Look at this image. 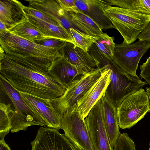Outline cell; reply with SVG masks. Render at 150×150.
<instances>
[{
    "instance_id": "1",
    "label": "cell",
    "mask_w": 150,
    "mask_h": 150,
    "mask_svg": "<svg viewBox=\"0 0 150 150\" xmlns=\"http://www.w3.org/2000/svg\"><path fill=\"white\" fill-rule=\"evenodd\" d=\"M0 62V75L18 91L50 100L60 97L65 91L47 69L17 62L6 57Z\"/></svg>"
},
{
    "instance_id": "2",
    "label": "cell",
    "mask_w": 150,
    "mask_h": 150,
    "mask_svg": "<svg viewBox=\"0 0 150 150\" xmlns=\"http://www.w3.org/2000/svg\"><path fill=\"white\" fill-rule=\"evenodd\" d=\"M0 45L8 59L47 69L55 59L61 56L60 49L44 46L8 31L0 33Z\"/></svg>"
},
{
    "instance_id": "3",
    "label": "cell",
    "mask_w": 150,
    "mask_h": 150,
    "mask_svg": "<svg viewBox=\"0 0 150 150\" xmlns=\"http://www.w3.org/2000/svg\"><path fill=\"white\" fill-rule=\"evenodd\" d=\"M88 52L98 62V68L105 67L109 69L111 82L105 96L117 108L126 97L147 84L137 75L127 73L106 57L96 44L90 47Z\"/></svg>"
},
{
    "instance_id": "4",
    "label": "cell",
    "mask_w": 150,
    "mask_h": 150,
    "mask_svg": "<svg viewBox=\"0 0 150 150\" xmlns=\"http://www.w3.org/2000/svg\"><path fill=\"white\" fill-rule=\"evenodd\" d=\"M103 8L105 15L120 33L125 44L133 43L150 22V15L108 4Z\"/></svg>"
},
{
    "instance_id": "5",
    "label": "cell",
    "mask_w": 150,
    "mask_h": 150,
    "mask_svg": "<svg viewBox=\"0 0 150 150\" xmlns=\"http://www.w3.org/2000/svg\"><path fill=\"white\" fill-rule=\"evenodd\" d=\"M0 90L5 93L12 102L15 110L10 116L11 132L26 130L33 125L47 126L38 113L22 98L18 91L0 75Z\"/></svg>"
},
{
    "instance_id": "6",
    "label": "cell",
    "mask_w": 150,
    "mask_h": 150,
    "mask_svg": "<svg viewBox=\"0 0 150 150\" xmlns=\"http://www.w3.org/2000/svg\"><path fill=\"white\" fill-rule=\"evenodd\" d=\"M105 68H98L76 79L66 89L62 96L50 101L57 113L62 119L64 113L76 104L78 100L98 79Z\"/></svg>"
},
{
    "instance_id": "7",
    "label": "cell",
    "mask_w": 150,
    "mask_h": 150,
    "mask_svg": "<svg viewBox=\"0 0 150 150\" xmlns=\"http://www.w3.org/2000/svg\"><path fill=\"white\" fill-rule=\"evenodd\" d=\"M150 110L147 92L141 88L126 97L117 108L119 127L129 129L144 118Z\"/></svg>"
},
{
    "instance_id": "8",
    "label": "cell",
    "mask_w": 150,
    "mask_h": 150,
    "mask_svg": "<svg viewBox=\"0 0 150 150\" xmlns=\"http://www.w3.org/2000/svg\"><path fill=\"white\" fill-rule=\"evenodd\" d=\"M65 137L78 150H94L85 119L77 104L69 109L62 119V128Z\"/></svg>"
},
{
    "instance_id": "9",
    "label": "cell",
    "mask_w": 150,
    "mask_h": 150,
    "mask_svg": "<svg viewBox=\"0 0 150 150\" xmlns=\"http://www.w3.org/2000/svg\"><path fill=\"white\" fill-rule=\"evenodd\" d=\"M150 48V41L116 44L113 61L127 73L137 75L140 60Z\"/></svg>"
},
{
    "instance_id": "10",
    "label": "cell",
    "mask_w": 150,
    "mask_h": 150,
    "mask_svg": "<svg viewBox=\"0 0 150 150\" xmlns=\"http://www.w3.org/2000/svg\"><path fill=\"white\" fill-rule=\"evenodd\" d=\"M85 121L94 150H113L104 123L100 100L90 111Z\"/></svg>"
},
{
    "instance_id": "11",
    "label": "cell",
    "mask_w": 150,
    "mask_h": 150,
    "mask_svg": "<svg viewBox=\"0 0 150 150\" xmlns=\"http://www.w3.org/2000/svg\"><path fill=\"white\" fill-rule=\"evenodd\" d=\"M30 150H78L58 130L40 127L31 142Z\"/></svg>"
},
{
    "instance_id": "12",
    "label": "cell",
    "mask_w": 150,
    "mask_h": 150,
    "mask_svg": "<svg viewBox=\"0 0 150 150\" xmlns=\"http://www.w3.org/2000/svg\"><path fill=\"white\" fill-rule=\"evenodd\" d=\"M59 52L76 67L79 75H86L98 68L99 62L93 56L71 42H65Z\"/></svg>"
},
{
    "instance_id": "13",
    "label": "cell",
    "mask_w": 150,
    "mask_h": 150,
    "mask_svg": "<svg viewBox=\"0 0 150 150\" xmlns=\"http://www.w3.org/2000/svg\"><path fill=\"white\" fill-rule=\"evenodd\" d=\"M105 67L98 79L77 102L76 104L80 112L84 118L97 102L105 95L111 82L110 69Z\"/></svg>"
},
{
    "instance_id": "14",
    "label": "cell",
    "mask_w": 150,
    "mask_h": 150,
    "mask_svg": "<svg viewBox=\"0 0 150 150\" xmlns=\"http://www.w3.org/2000/svg\"><path fill=\"white\" fill-rule=\"evenodd\" d=\"M18 91L23 99L38 113L45 122L47 127L61 129L62 119L57 113L50 99Z\"/></svg>"
},
{
    "instance_id": "15",
    "label": "cell",
    "mask_w": 150,
    "mask_h": 150,
    "mask_svg": "<svg viewBox=\"0 0 150 150\" xmlns=\"http://www.w3.org/2000/svg\"><path fill=\"white\" fill-rule=\"evenodd\" d=\"M28 6L38 10L57 21L70 34V28L75 29L69 12L61 8L57 0H27Z\"/></svg>"
},
{
    "instance_id": "16",
    "label": "cell",
    "mask_w": 150,
    "mask_h": 150,
    "mask_svg": "<svg viewBox=\"0 0 150 150\" xmlns=\"http://www.w3.org/2000/svg\"><path fill=\"white\" fill-rule=\"evenodd\" d=\"M75 4L77 9L90 18L102 30L114 28L103 8L108 4L105 0H75Z\"/></svg>"
},
{
    "instance_id": "17",
    "label": "cell",
    "mask_w": 150,
    "mask_h": 150,
    "mask_svg": "<svg viewBox=\"0 0 150 150\" xmlns=\"http://www.w3.org/2000/svg\"><path fill=\"white\" fill-rule=\"evenodd\" d=\"M48 72L66 89L79 76L76 67L62 55L51 63Z\"/></svg>"
},
{
    "instance_id": "18",
    "label": "cell",
    "mask_w": 150,
    "mask_h": 150,
    "mask_svg": "<svg viewBox=\"0 0 150 150\" xmlns=\"http://www.w3.org/2000/svg\"><path fill=\"white\" fill-rule=\"evenodd\" d=\"M24 6L21 2L16 0L0 1V21L8 30L28 20L24 11Z\"/></svg>"
},
{
    "instance_id": "19",
    "label": "cell",
    "mask_w": 150,
    "mask_h": 150,
    "mask_svg": "<svg viewBox=\"0 0 150 150\" xmlns=\"http://www.w3.org/2000/svg\"><path fill=\"white\" fill-rule=\"evenodd\" d=\"M103 108L105 127L110 144L112 149L121 134L117 114V108L105 97L100 99Z\"/></svg>"
},
{
    "instance_id": "20",
    "label": "cell",
    "mask_w": 150,
    "mask_h": 150,
    "mask_svg": "<svg viewBox=\"0 0 150 150\" xmlns=\"http://www.w3.org/2000/svg\"><path fill=\"white\" fill-rule=\"evenodd\" d=\"M28 20L45 38L61 40L73 43L72 38L67 31L62 25H56L26 14Z\"/></svg>"
},
{
    "instance_id": "21",
    "label": "cell",
    "mask_w": 150,
    "mask_h": 150,
    "mask_svg": "<svg viewBox=\"0 0 150 150\" xmlns=\"http://www.w3.org/2000/svg\"><path fill=\"white\" fill-rule=\"evenodd\" d=\"M69 13L71 22L76 29L96 38L104 35L105 33L96 23L78 9L74 12Z\"/></svg>"
},
{
    "instance_id": "22",
    "label": "cell",
    "mask_w": 150,
    "mask_h": 150,
    "mask_svg": "<svg viewBox=\"0 0 150 150\" xmlns=\"http://www.w3.org/2000/svg\"><path fill=\"white\" fill-rule=\"evenodd\" d=\"M8 30L13 34L33 42L45 38L28 20L18 23Z\"/></svg>"
},
{
    "instance_id": "23",
    "label": "cell",
    "mask_w": 150,
    "mask_h": 150,
    "mask_svg": "<svg viewBox=\"0 0 150 150\" xmlns=\"http://www.w3.org/2000/svg\"><path fill=\"white\" fill-rule=\"evenodd\" d=\"M69 30L73 43L75 46L87 52L90 47L95 42L97 38L89 35L77 29L70 28Z\"/></svg>"
},
{
    "instance_id": "24",
    "label": "cell",
    "mask_w": 150,
    "mask_h": 150,
    "mask_svg": "<svg viewBox=\"0 0 150 150\" xmlns=\"http://www.w3.org/2000/svg\"><path fill=\"white\" fill-rule=\"evenodd\" d=\"M114 40L113 36L110 37L105 33L103 35L96 38L95 42L101 52L112 60H113L116 45Z\"/></svg>"
},
{
    "instance_id": "25",
    "label": "cell",
    "mask_w": 150,
    "mask_h": 150,
    "mask_svg": "<svg viewBox=\"0 0 150 150\" xmlns=\"http://www.w3.org/2000/svg\"><path fill=\"white\" fill-rule=\"evenodd\" d=\"M13 111L11 104L0 103V140H4L5 137L11 130L10 116Z\"/></svg>"
},
{
    "instance_id": "26",
    "label": "cell",
    "mask_w": 150,
    "mask_h": 150,
    "mask_svg": "<svg viewBox=\"0 0 150 150\" xmlns=\"http://www.w3.org/2000/svg\"><path fill=\"white\" fill-rule=\"evenodd\" d=\"M109 6H115L150 15L144 5L142 0H105Z\"/></svg>"
},
{
    "instance_id": "27",
    "label": "cell",
    "mask_w": 150,
    "mask_h": 150,
    "mask_svg": "<svg viewBox=\"0 0 150 150\" xmlns=\"http://www.w3.org/2000/svg\"><path fill=\"white\" fill-rule=\"evenodd\" d=\"M113 150H137L133 140L127 133L121 134Z\"/></svg>"
},
{
    "instance_id": "28",
    "label": "cell",
    "mask_w": 150,
    "mask_h": 150,
    "mask_svg": "<svg viewBox=\"0 0 150 150\" xmlns=\"http://www.w3.org/2000/svg\"><path fill=\"white\" fill-rule=\"evenodd\" d=\"M24 11L26 14L33 16L48 23L56 25H61L59 23L53 18L45 13L28 6H25Z\"/></svg>"
},
{
    "instance_id": "29",
    "label": "cell",
    "mask_w": 150,
    "mask_h": 150,
    "mask_svg": "<svg viewBox=\"0 0 150 150\" xmlns=\"http://www.w3.org/2000/svg\"><path fill=\"white\" fill-rule=\"evenodd\" d=\"M65 42L57 39L45 38L34 42L46 47L61 49Z\"/></svg>"
},
{
    "instance_id": "30",
    "label": "cell",
    "mask_w": 150,
    "mask_h": 150,
    "mask_svg": "<svg viewBox=\"0 0 150 150\" xmlns=\"http://www.w3.org/2000/svg\"><path fill=\"white\" fill-rule=\"evenodd\" d=\"M140 76L145 79L150 87V55L146 61L140 66Z\"/></svg>"
},
{
    "instance_id": "31",
    "label": "cell",
    "mask_w": 150,
    "mask_h": 150,
    "mask_svg": "<svg viewBox=\"0 0 150 150\" xmlns=\"http://www.w3.org/2000/svg\"><path fill=\"white\" fill-rule=\"evenodd\" d=\"M57 0L61 8L65 11L73 12L77 9L75 4V0Z\"/></svg>"
},
{
    "instance_id": "32",
    "label": "cell",
    "mask_w": 150,
    "mask_h": 150,
    "mask_svg": "<svg viewBox=\"0 0 150 150\" xmlns=\"http://www.w3.org/2000/svg\"><path fill=\"white\" fill-rule=\"evenodd\" d=\"M137 39L140 41H150V22L139 34Z\"/></svg>"
},
{
    "instance_id": "33",
    "label": "cell",
    "mask_w": 150,
    "mask_h": 150,
    "mask_svg": "<svg viewBox=\"0 0 150 150\" xmlns=\"http://www.w3.org/2000/svg\"><path fill=\"white\" fill-rule=\"evenodd\" d=\"M0 150H11L4 140H0Z\"/></svg>"
},
{
    "instance_id": "34",
    "label": "cell",
    "mask_w": 150,
    "mask_h": 150,
    "mask_svg": "<svg viewBox=\"0 0 150 150\" xmlns=\"http://www.w3.org/2000/svg\"><path fill=\"white\" fill-rule=\"evenodd\" d=\"M145 8L150 15V0H142Z\"/></svg>"
},
{
    "instance_id": "35",
    "label": "cell",
    "mask_w": 150,
    "mask_h": 150,
    "mask_svg": "<svg viewBox=\"0 0 150 150\" xmlns=\"http://www.w3.org/2000/svg\"><path fill=\"white\" fill-rule=\"evenodd\" d=\"M8 31L5 25L0 21V33L6 32Z\"/></svg>"
},
{
    "instance_id": "36",
    "label": "cell",
    "mask_w": 150,
    "mask_h": 150,
    "mask_svg": "<svg viewBox=\"0 0 150 150\" xmlns=\"http://www.w3.org/2000/svg\"><path fill=\"white\" fill-rule=\"evenodd\" d=\"M5 52L1 46H0V61L2 60L5 57Z\"/></svg>"
},
{
    "instance_id": "37",
    "label": "cell",
    "mask_w": 150,
    "mask_h": 150,
    "mask_svg": "<svg viewBox=\"0 0 150 150\" xmlns=\"http://www.w3.org/2000/svg\"><path fill=\"white\" fill-rule=\"evenodd\" d=\"M146 91L147 92L148 95L149 96L150 103V87H146ZM149 112L150 113V110L149 111Z\"/></svg>"
},
{
    "instance_id": "38",
    "label": "cell",
    "mask_w": 150,
    "mask_h": 150,
    "mask_svg": "<svg viewBox=\"0 0 150 150\" xmlns=\"http://www.w3.org/2000/svg\"><path fill=\"white\" fill-rule=\"evenodd\" d=\"M149 149L150 150V142H149Z\"/></svg>"
},
{
    "instance_id": "39",
    "label": "cell",
    "mask_w": 150,
    "mask_h": 150,
    "mask_svg": "<svg viewBox=\"0 0 150 150\" xmlns=\"http://www.w3.org/2000/svg\"><path fill=\"white\" fill-rule=\"evenodd\" d=\"M149 150H150L149 149Z\"/></svg>"
}]
</instances>
